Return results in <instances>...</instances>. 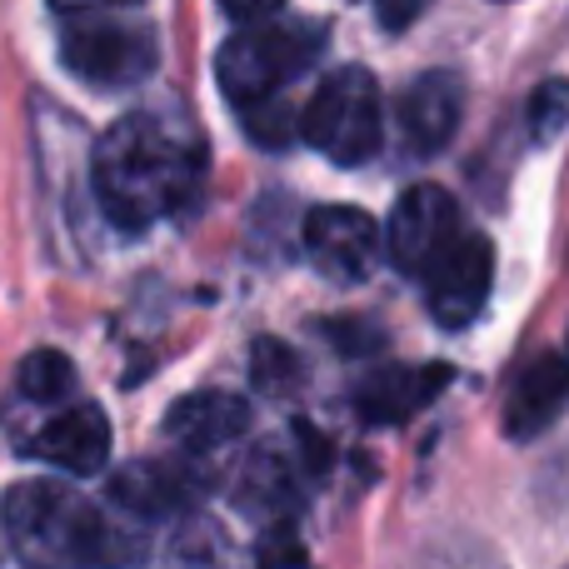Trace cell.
I'll list each match as a JSON object with an SVG mask.
<instances>
[{"instance_id":"cell-14","label":"cell","mask_w":569,"mask_h":569,"mask_svg":"<svg viewBox=\"0 0 569 569\" xmlns=\"http://www.w3.org/2000/svg\"><path fill=\"white\" fill-rule=\"evenodd\" d=\"M569 405V355H545L515 380L505 400V430L510 440H535L545 435Z\"/></svg>"},{"instance_id":"cell-19","label":"cell","mask_w":569,"mask_h":569,"mask_svg":"<svg viewBox=\"0 0 569 569\" xmlns=\"http://www.w3.org/2000/svg\"><path fill=\"white\" fill-rule=\"evenodd\" d=\"M130 6H146V0H50V10H60V16H110V10Z\"/></svg>"},{"instance_id":"cell-13","label":"cell","mask_w":569,"mask_h":569,"mask_svg":"<svg viewBox=\"0 0 569 569\" xmlns=\"http://www.w3.org/2000/svg\"><path fill=\"white\" fill-rule=\"evenodd\" d=\"M305 445V435H300ZM300 445H260L246 460V475H240V505L256 515H284L300 505L305 480L315 475L320 455L300 450Z\"/></svg>"},{"instance_id":"cell-8","label":"cell","mask_w":569,"mask_h":569,"mask_svg":"<svg viewBox=\"0 0 569 569\" xmlns=\"http://www.w3.org/2000/svg\"><path fill=\"white\" fill-rule=\"evenodd\" d=\"M380 246L385 230L355 206H315L305 216V256L335 284H360L380 260Z\"/></svg>"},{"instance_id":"cell-15","label":"cell","mask_w":569,"mask_h":569,"mask_svg":"<svg viewBox=\"0 0 569 569\" xmlns=\"http://www.w3.org/2000/svg\"><path fill=\"white\" fill-rule=\"evenodd\" d=\"M450 385V370L445 365H400V370H380L375 380L360 385L355 395V410L370 425H405L410 415H420L435 395Z\"/></svg>"},{"instance_id":"cell-2","label":"cell","mask_w":569,"mask_h":569,"mask_svg":"<svg viewBox=\"0 0 569 569\" xmlns=\"http://www.w3.org/2000/svg\"><path fill=\"white\" fill-rule=\"evenodd\" d=\"M0 530L26 569H136L146 560V540L66 480L10 485Z\"/></svg>"},{"instance_id":"cell-6","label":"cell","mask_w":569,"mask_h":569,"mask_svg":"<svg viewBox=\"0 0 569 569\" xmlns=\"http://www.w3.org/2000/svg\"><path fill=\"white\" fill-rule=\"evenodd\" d=\"M60 60L70 76H80L96 90H130L156 76L160 40L150 26L116 16H70L60 30Z\"/></svg>"},{"instance_id":"cell-12","label":"cell","mask_w":569,"mask_h":569,"mask_svg":"<svg viewBox=\"0 0 569 569\" xmlns=\"http://www.w3.org/2000/svg\"><path fill=\"white\" fill-rule=\"evenodd\" d=\"M246 430H250V405L230 390H196L170 405V415H166V435L180 445V455L196 465L206 460V455L236 445Z\"/></svg>"},{"instance_id":"cell-16","label":"cell","mask_w":569,"mask_h":569,"mask_svg":"<svg viewBox=\"0 0 569 569\" xmlns=\"http://www.w3.org/2000/svg\"><path fill=\"white\" fill-rule=\"evenodd\" d=\"M76 390H80V375L66 355L60 350H30L26 360L16 365V385H10L6 400L26 405V410H50V405L80 400Z\"/></svg>"},{"instance_id":"cell-11","label":"cell","mask_w":569,"mask_h":569,"mask_svg":"<svg viewBox=\"0 0 569 569\" xmlns=\"http://www.w3.org/2000/svg\"><path fill=\"white\" fill-rule=\"evenodd\" d=\"M465 116V80L455 70H425L400 96V136L415 156H440Z\"/></svg>"},{"instance_id":"cell-5","label":"cell","mask_w":569,"mask_h":569,"mask_svg":"<svg viewBox=\"0 0 569 569\" xmlns=\"http://www.w3.org/2000/svg\"><path fill=\"white\" fill-rule=\"evenodd\" d=\"M380 130H385L380 86H375V76L365 66L335 70L310 96L300 120V136L335 166H365L380 150Z\"/></svg>"},{"instance_id":"cell-4","label":"cell","mask_w":569,"mask_h":569,"mask_svg":"<svg viewBox=\"0 0 569 569\" xmlns=\"http://www.w3.org/2000/svg\"><path fill=\"white\" fill-rule=\"evenodd\" d=\"M10 445L40 465H56L66 475H100L110 460V420L96 400H70L50 410H26V405H0Z\"/></svg>"},{"instance_id":"cell-21","label":"cell","mask_w":569,"mask_h":569,"mask_svg":"<svg viewBox=\"0 0 569 569\" xmlns=\"http://www.w3.org/2000/svg\"><path fill=\"white\" fill-rule=\"evenodd\" d=\"M220 6H226V16H236V20H266L280 10V0H220Z\"/></svg>"},{"instance_id":"cell-9","label":"cell","mask_w":569,"mask_h":569,"mask_svg":"<svg viewBox=\"0 0 569 569\" xmlns=\"http://www.w3.org/2000/svg\"><path fill=\"white\" fill-rule=\"evenodd\" d=\"M490 280H495V250H490V240L465 230V236L455 240V246L445 250V256L420 276L425 305H430L435 325H445V330H460V325H470L475 315L485 310V300H490Z\"/></svg>"},{"instance_id":"cell-20","label":"cell","mask_w":569,"mask_h":569,"mask_svg":"<svg viewBox=\"0 0 569 569\" xmlns=\"http://www.w3.org/2000/svg\"><path fill=\"white\" fill-rule=\"evenodd\" d=\"M375 10H380V20L390 30H400L405 20H415L425 10V0H375Z\"/></svg>"},{"instance_id":"cell-3","label":"cell","mask_w":569,"mask_h":569,"mask_svg":"<svg viewBox=\"0 0 569 569\" xmlns=\"http://www.w3.org/2000/svg\"><path fill=\"white\" fill-rule=\"evenodd\" d=\"M320 50L325 30L315 20H256L220 46L216 80L230 106L256 116V110H270V100L320 60Z\"/></svg>"},{"instance_id":"cell-7","label":"cell","mask_w":569,"mask_h":569,"mask_svg":"<svg viewBox=\"0 0 569 569\" xmlns=\"http://www.w3.org/2000/svg\"><path fill=\"white\" fill-rule=\"evenodd\" d=\"M460 206L450 200V190L440 186H410L390 210L385 226V250L410 280H420L445 250L460 240Z\"/></svg>"},{"instance_id":"cell-1","label":"cell","mask_w":569,"mask_h":569,"mask_svg":"<svg viewBox=\"0 0 569 569\" xmlns=\"http://www.w3.org/2000/svg\"><path fill=\"white\" fill-rule=\"evenodd\" d=\"M210 176L206 130L180 106H146L120 116L90 156V190L116 230L160 226L186 216Z\"/></svg>"},{"instance_id":"cell-17","label":"cell","mask_w":569,"mask_h":569,"mask_svg":"<svg viewBox=\"0 0 569 569\" xmlns=\"http://www.w3.org/2000/svg\"><path fill=\"white\" fill-rule=\"evenodd\" d=\"M565 126H569V80H545L530 96V136L545 146V140H555Z\"/></svg>"},{"instance_id":"cell-18","label":"cell","mask_w":569,"mask_h":569,"mask_svg":"<svg viewBox=\"0 0 569 569\" xmlns=\"http://www.w3.org/2000/svg\"><path fill=\"white\" fill-rule=\"evenodd\" d=\"M256 380L266 385L270 395H280V385L300 380V365L290 360V350H284V345L266 340V345H260V350H256Z\"/></svg>"},{"instance_id":"cell-10","label":"cell","mask_w":569,"mask_h":569,"mask_svg":"<svg viewBox=\"0 0 569 569\" xmlns=\"http://www.w3.org/2000/svg\"><path fill=\"white\" fill-rule=\"evenodd\" d=\"M206 490V475H200L196 460H136L126 470H116L110 480V505L130 520H166V515H180L200 500Z\"/></svg>"}]
</instances>
